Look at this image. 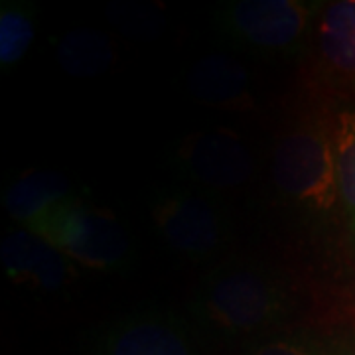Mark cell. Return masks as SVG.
<instances>
[{"label": "cell", "instance_id": "8992f818", "mask_svg": "<svg viewBox=\"0 0 355 355\" xmlns=\"http://www.w3.org/2000/svg\"><path fill=\"white\" fill-rule=\"evenodd\" d=\"M85 355H200L184 318L164 308H140L107 322Z\"/></svg>", "mask_w": 355, "mask_h": 355}, {"label": "cell", "instance_id": "ba28073f", "mask_svg": "<svg viewBox=\"0 0 355 355\" xmlns=\"http://www.w3.org/2000/svg\"><path fill=\"white\" fill-rule=\"evenodd\" d=\"M318 85L331 93H355V0L326 4L312 38Z\"/></svg>", "mask_w": 355, "mask_h": 355}, {"label": "cell", "instance_id": "5bb4252c", "mask_svg": "<svg viewBox=\"0 0 355 355\" xmlns=\"http://www.w3.org/2000/svg\"><path fill=\"white\" fill-rule=\"evenodd\" d=\"M331 139L338 166L340 205L355 243V109L340 111L331 119Z\"/></svg>", "mask_w": 355, "mask_h": 355}, {"label": "cell", "instance_id": "30bf717a", "mask_svg": "<svg viewBox=\"0 0 355 355\" xmlns=\"http://www.w3.org/2000/svg\"><path fill=\"white\" fill-rule=\"evenodd\" d=\"M186 85L193 99L219 109H249L253 105L251 76L229 55H203L191 65Z\"/></svg>", "mask_w": 355, "mask_h": 355}, {"label": "cell", "instance_id": "9a60e30c", "mask_svg": "<svg viewBox=\"0 0 355 355\" xmlns=\"http://www.w3.org/2000/svg\"><path fill=\"white\" fill-rule=\"evenodd\" d=\"M36 36V8L24 0L0 4V65L20 64Z\"/></svg>", "mask_w": 355, "mask_h": 355}, {"label": "cell", "instance_id": "7c38bea8", "mask_svg": "<svg viewBox=\"0 0 355 355\" xmlns=\"http://www.w3.org/2000/svg\"><path fill=\"white\" fill-rule=\"evenodd\" d=\"M241 355H355V347L336 334L292 330L251 343Z\"/></svg>", "mask_w": 355, "mask_h": 355}, {"label": "cell", "instance_id": "3957f363", "mask_svg": "<svg viewBox=\"0 0 355 355\" xmlns=\"http://www.w3.org/2000/svg\"><path fill=\"white\" fill-rule=\"evenodd\" d=\"M272 178L282 198L308 216L324 217L340 203L331 121L302 116L277 140Z\"/></svg>", "mask_w": 355, "mask_h": 355}, {"label": "cell", "instance_id": "6da1fadb", "mask_svg": "<svg viewBox=\"0 0 355 355\" xmlns=\"http://www.w3.org/2000/svg\"><path fill=\"white\" fill-rule=\"evenodd\" d=\"M296 310L291 280L277 266L235 257L205 272L191 294V320L225 340L259 338Z\"/></svg>", "mask_w": 355, "mask_h": 355}, {"label": "cell", "instance_id": "9c48e42d", "mask_svg": "<svg viewBox=\"0 0 355 355\" xmlns=\"http://www.w3.org/2000/svg\"><path fill=\"white\" fill-rule=\"evenodd\" d=\"M8 280L36 292H60L76 277V263L28 227L12 231L0 247Z\"/></svg>", "mask_w": 355, "mask_h": 355}, {"label": "cell", "instance_id": "4fadbf2b", "mask_svg": "<svg viewBox=\"0 0 355 355\" xmlns=\"http://www.w3.org/2000/svg\"><path fill=\"white\" fill-rule=\"evenodd\" d=\"M58 62L71 76H97L113 62V48L99 32L79 28L60 40Z\"/></svg>", "mask_w": 355, "mask_h": 355}, {"label": "cell", "instance_id": "277c9868", "mask_svg": "<svg viewBox=\"0 0 355 355\" xmlns=\"http://www.w3.org/2000/svg\"><path fill=\"white\" fill-rule=\"evenodd\" d=\"M28 229L76 265L93 270H121L130 259V243L119 219L79 196L58 203Z\"/></svg>", "mask_w": 355, "mask_h": 355}, {"label": "cell", "instance_id": "8fae6325", "mask_svg": "<svg viewBox=\"0 0 355 355\" xmlns=\"http://www.w3.org/2000/svg\"><path fill=\"white\" fill-rule=\"evenodd\" d=\"M71 182L53 170L34 168L16 178L2 193V203L14 221L24 227L46 216L58 203L73 198Z\"/></svg>", "mask_w": 355, "mask_h": 355}, {"label": "cell", "instance_id": "52a82bcc", "mask_svg": "<svg viewBox=\"0 0 355 355\" xmlns=\"http://www.w3.org/2000/svg\"><path fill=\"white\" fill-rule=\"evenodd\" d=\"M172 164L180 176L203 191H229L253 174V156L235 132L225 128L193 132L180 140Z\"/></svg>", "mask_w": 355, "mask_h": 355}, {"label": "cell", "instance_id": "7a4b0ae2", "mask_svg": "<svg viewBox=\"0 0 355 355\" xmlns=\"http://www.w3.org/2000/svg\"><path fill=\"white\" fill-rule=\"evenodd\" d=\"M324 6L312 0H235L217 6L214 30L235 50L266 60H296L310 51Z\"/></svg>", "mask_w": 355, "mask_h": 355}, {"label": "cell", "instance_id": "5b68a950", "mask_svg": "<svg viewBox=\"0 0 355 355\" xmlns=\"http://www.w3.org/2000/svg\"><path fill=\"white\" fill-rule=\"evenodd\" d=\"M150 217L166 247L193 263L221 253L233 237V223L225 209L196 188L160 191Z\"/></svg>", "mask_w": 355, "mask_h": 355}]
</instances>
